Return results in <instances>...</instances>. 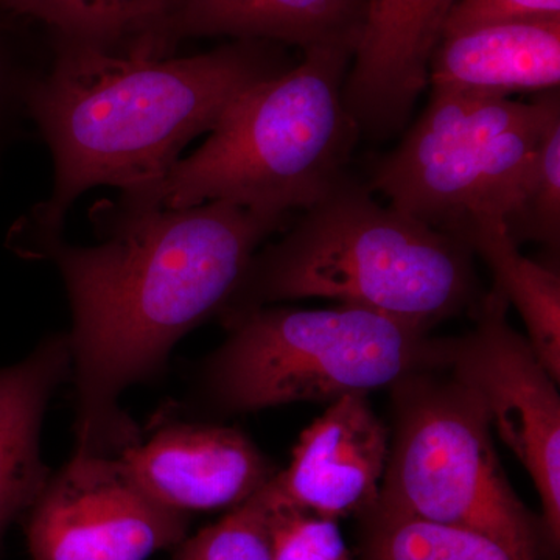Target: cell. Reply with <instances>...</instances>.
<instances>
[{"instance_id":"obj_3","label":"cell","mask_w":560,"mask_h":560,"mask_svg":"<svg viewBox=\"0 0 560 560\" xmlns=\"http://www.w3.org/2000/svg\"><path fill=\"white\" fill-rule=\"evenodd\" d=\"M485 296L469 246L382 206L346 176L275 245L254 254L219 312L224 326L280 301L327 298L433 327Z\"/></svg>"},{"instance_id":"obj_6","label":"cell","mask_w":560,"mask_h":560,"mask_svg":"<svg viewBox=\"0 0 560 560\" xmlns=\"http://www.w3.org/2000/svg\"><path fill=\"white\" fill-rule=\"evenodd\" d=\"M389 389L393 429L377 503L475 530L523 560H552L558 551L541 518L501 467L480 397L444 371H412Z\"/></svg>"},{"instance_id":"obj_10","label":"cell","mask_w":560,"mask_h":560,"mask_svg":"<svg viewBox=\"0 0 560 560\" xmlns=\"http://www.w3.org/2000/svg\"><path fill=\"white\" fill-rule=\"evenodd\" d=\"M456 0H363L342 102L360 130H399L429 86V66Z\"/></svg>"},{"instance_id":"obj_21","label":"cell","mask_w":560,"mask_h":560,"mask_svg":"<svg viewBox=\"0 0 560 560\" xmlns=\"http://www.w3.org/2000/svg\"><path fill=\"white\" fill-rule=\"evenodd\" d=\"M171 560H271L259 490L220 522L176 545Z\"/></svg>"},{"instance_id":"obj_17","label":"cell","mask_w":560,"mask_h":560,"mask_svg":"<svg viewBox=\"0 0 560 560\" xmlns=\"http://www.w3.org/2000/svg\"><path fill=\"white\" fill-rule=\"evenodd\" d=\"M455 237L480 254L493 283L514 305L525 323L530 348L555 382H560V276L526 259L512 241L501 217H478L464 224Z\"/></svg>"},{"instance_id":"obj_4","label":"cell","mask_w":560,"mask_h":560,"mask_svg":"<svg viewBox=\"0 0 560 560\" xmlns=\"http://www.w3.org/2000/svg\"><path fill=\"white\" fill-rule=\"evenodd\" d=\"M353 51L305 50L296 68L254 84L228 106L210 138L127 209H186L224 201L289 217L345 179L359 125L342 102Z\"/></svg>"},{"instance_id":"obj_2","label":"cell","mask_w":560,"mask_h":560,"mask_svg":"<svg viewBox=\"0 0 560 560\" xmlns=\"http://www.w3.org/2000/svg\"><path fill=\"white\" fill-rule=\"evenodd\" d=\"M280 72L250 43L171 60L61 40L54 69L28 97L55 158L54 194L36 212L43 234H60L91 187H119L120 205L145 200L191 139Z\"/></svg>"},{"instance_id":"obj_12","label":"cell","mask_w":560,"mask_h":560,"mask_svg":"<svg viewBox=\"0 0 560 560\" xmlns=\"http://www.w3.org/2000/svg\"><path fill=\"white\" fill-rule=\"evenodd\" d=\"M119 458L150 499L186 514L238 506L279 471L242 431L201 423H167Z\"/></svg>"},{"instance_id":"obj_11","label":"cell","mask_w":560,"mask_h":560,"mask_svg":"<svg viewBox=\"0 0 560 560\" xmlns=\"http://www.w3.org/2000/svg\"><path fill=\"white\" fill-rule=\"evenodd\" d=\"M389 430L368 394H346L302 431L289 467L271 478L280 499L340 521L377 503Z\"/></svg>"},{"instance_id":"obj_8","label":"cell","mask_w":560,"mask_h":560,"mask_svg":"<svg viewBox=\"0 0 560 560\" xmlns=\"http://www.w3.org/2000/svg\"><path fill=\"white\" fill-rule=\"evenodd\" d=\"M510 302L493 283L460 337L436 338V371L447 372L485 404L501 440L521 460L541 503L552 550L560 544V396L526 337L508 320Z\"/></svg>"},{"instance_id":"obj_20","label":"cell","mask_w":560,"mask_h":560,"mask_svg":"<svg viewBox=\"0 0 560 560\" xmlns=\"http://www.w3.org/2000/svg\"><path fill=\"white\" fill-rule=\"evenodd\" d=\"M268 482L259 493L271 560H352L338 521L280 499Z\"/></svg>"},{"instance_id":"obj_16","label":"cell","mask_w":560,"mask_h":560,"mask_svg":"<svg viewBox=\"0 0 560 560\" xmlns=\"http://www.w3.org/2000/svg\"><path fill=\"white\" fill-rule=\"evenodd\" d=\"M14 13L46 22L65 43L116 55L168 58L184 0H0Z\"/></svg>"},{"instance_id":"obj_5","label":"cell","mask_w":560,"mask_h":560,"mask_svg":"<svg viewBox=\"0 0 560 560\" xmlns=\"http://www.w3.org/2000/svg\"><path fill=\"white\" fill-rule=\"evenodd\" d=\"M226 327L230 337L198 375L197 399L217 415L330 404L389 388L412 371H436L430 327L357 305H268Z\"/></svg>"},{"instance_id":"obj_1","label":"cell","mask_w":560,"mask_h":560,"mask_svg":"<svg viewBox=\"0 0 560 560\" xmlns=\"http://www.w3.org/2000/svg\"><path fill=\"white\" fill-rule=\"evenodd\" d=\"M287 220L224 201L116 206L98 221L101 245L43 234L39 248L60 270L72 305L73 455L119 456L138 444L121 393L164 371L173 346L223 308L260 243Z\"/></svg>"},{"instance_id":"obj_22","label":"cell","mask_w":560,"mask_h":560,"mask_svg":"<svg viewBox=\"0 0 560 560\" xmlns=\"http://www.w3.org/2000/svg\"><path fill=\"white\" fill-rule=\"evenodd\" d=\"M560 20V0H456L444 35L492 22Z\"/></svg>"},{"instance_id":"obj_9","label":"cell","mask_w":560,"mask_h":560,"mask_svg":"<svg viewBox=\"0 0 560 560\" xmlns=\"http://www.w3.org/2000/svg\"><path fill=\"white\" fill-rule=\"evenodd\" d=\"M27 514L33 560H147L189 526V514L150 499L119 456L73 455Z\"/></svg>"},{"instance_id":"obj_18","label":"cell","mask_w":560,"mask_h":560,"mask_svg":"<svg viewBox=\"0 0 560 560\" xmlns=\"http://www.w3.org/2000/svg\"><path fill=\"white\" fill-rule=\"evenodd\" d=\"M357 521L360 560H523L475 530L423 521L378 503Z\"/></svg>"},{"instance_id":"obj_15","label":"cell","mask_w":560,"mask_h":560,"mask_svg":"<svg viewBox=\"0 0 560 560\" xmlns=\"http://www.w3.org/2000/svg\"><path fill=\"white\" fill-rule=\"evenodd\" d=\"M363 0H184L178 36H235L355 50Z\"/></svg>"},{"instance_id":"obj_14","label":"cell","mask_w":560,"mask_h":560,"mask_svg":"<svg viewBox=\"0 0 560 560\" xmlns=\"http://www.w3.org/2000/svg\"><path fill=\"white\" fill-rule=\"evenodd\" d=\"M70 375L68 335L47 338L27 359L0 370V541L50 480L40 459V423L51 393Z\"/></svg>"},{"instance_id":"obj_7","label":"cell","mask_w":560,"mask_h":560,"mask_svg":"<svg viewBox=\"0 0 560 560\" xmlns=\"http://www.w3.org/2000/svg\"><path fill=\"white\" fill-rule=\"evenodd\" d=\"M558 124L555 91L530 103L433 91L418 124L375 164L368 189L455 237L478 217L503 220L530 160Z\"/></svg>"},{"instance_id":"obj_19","label":"cell","mask_w":560,"mask_h":560,"mask_svg":"<svg viewBox=\"0 0 560 560\" xmlns=\"http://www.w3.org/2000/svg\"><path fill=\"white\" fill-rule=\"evenodd\" d=\"M512 241L558 246L560 238V124L530 160L514 205L503 217Z\"/></svg>"},{"instance_id":"obj_13","label":"cell","mask_w":560,"mask_h":560,"mask_svg":"<svg viewBox=\"0 0 560 560\" xmlns=\"http://www.w3.org/2000/svg\"><path fill=\"white\" fill-rule=\"evenodd\" d=\"M560 83V20L492 22L442 36L429 66L433 91L503 95Z\"/></svg>"}]
</instances>
